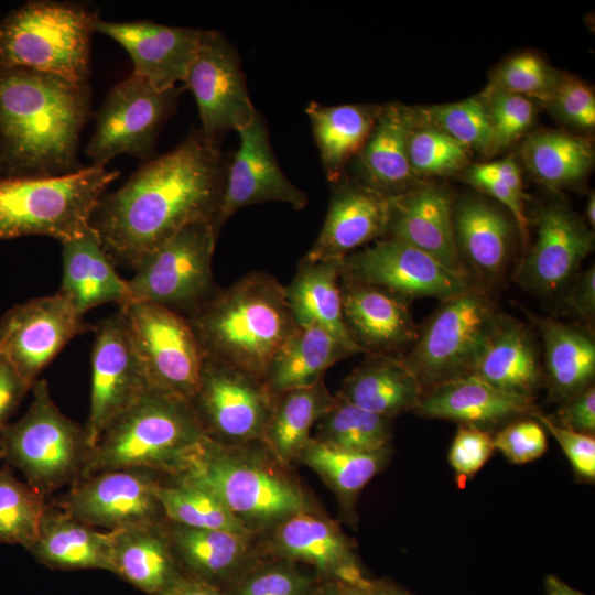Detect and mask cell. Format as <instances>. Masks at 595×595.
Here are the masks:
<instances>
[{
  "mask_svg": "<svg viewBox=\"0 0 595 595\" xmlns=\"http://www.w3.org/2000/svg\"><path fill=\"white\" fill-rule=\"evenodd\" d=\"M31 391L24 415L0 432L1 458L47 498L82 477L91 448L85 429L57 408L44 379L39 378Z\"/></svg>",
  "mask_w": 595,
  "mask_h": 595,
  "instance_id": "ba28073f",
  "label": "cell"
},
{
  "mask_svg": "<svg viewBox=\"0 0 595 595\" xmlns=\"http://www.w3.org/2000/svg\"><path fill=\"white\" fill-rule=\"evenodd\" d=\"M165 595H225V593L217 586L184 577Z\"/></svg>",
  "mask_w": 595,
  "mask_h": 595,
  "instance_id": "6125c7cd",
  "label": "cell"
},
{
  "mask_svg": "<svg viewBox=\"0 0 595 595\" xmlns=\"http://www.w3.org/2000/svg\"><path fill=\"white\" fill-rule=\"evenodd\" d=\"M205 357L264 380L274 356L296 324L284 285L252 271L213 295L186 316Z\"/></svg>",
  "mask_w": 595,
  "mask_h": 595,
  "instance_id": "3957f363",
  "label": "cell"
},
{
  "mask_svg": "<svg viewBox=\"0 0 595 595\" xmlns=\"http://www.w3.org/2000/svg\"><path fill=\"white\" fill-rule=\"evenodd\" d=\"M565 303L587 325L594 323L595 317V267L594 264L578 272L569 285Z\"/></svg>",
  "mask_w": 595,
  "mask_h": 595,
  "instance_id": "680465c9",
  "label": "cell"
},
{
  "mask_svg": "<svg viewBox=\"0 0 595 595\" xmlns=\"http://www.w3.org/2000/svg\"><path fill=\"white\" fill-rule=\"evenodd\" d=\"M31 388L12 365L0 356V432Z\"/></svg>",
  "mask_w": 595,
  "mask_h": 595,
  "instance_id": "6f0895ef",
  "label": "cell"
},
{
  "mask_svg": "<svg viewBox=\"0 0 595 595\" xmlns=\"http://www.w3.org/2000/svg\"><path fill=\"white\" fill-rule=\"evenodd\" d=\"M559 443L567 457L574 474L583 482L595 480V437L591 434L576 432L564 428L542 413L537 407L530 414Z\"/></svg>",
  "mask_w": 595,
  "mask_h": 595,
  "instance_id": "db71d44e",
  "label": "cell"
},
{
  "mask_svg": "<svg viewBox=\"0 0 595 595\" xmlns=\"http://www.w3.org/2000/svg\"><path fill=\"white\" fill-rule=\"evenodd\" d=\"M312 437L337 448L374 452L390 447L392 420L366 411L335 394L332 407L314 426Z\"/></svg>",
  "mask_w": 595,
  "mask_h": 595,
  "instance_id": "7bdbcfd3",
  "label": "cell"
},
{
  "mask_svg": "<svg viewBox=\"0 0 595 595\" xmlns=\"http://www.w3.org/2000/svg\"><path fill=\"white\" fill-rule=\"evenodd\" d=\"M332 185L325 220L303 257L309 261L342 259L387 234L389 197L343 177Z\"/></svg>",
  "mask_w": 595,
  "mask_h": 595,
  "instance_id": "d4e9b609",
  "label": "cell"
},
{
  "mask_svg": "<svg viewBox=\"0 0 595 595\" xmlns=\"http://www.w3.org/2000/svg\"><path fill=\"white\" fill-rule=\"evenodd\" d=\"M183 83L195 97L201 130L212 139L218 140L229 130L240 131L258 112L237 51L218 31L202 30L197 53Z\"/></svg>",
  "mask_w": 595,
  "mask_h": 595,
  "instance_id": "2e32d148",
  "label": "cell"
},
{
  "mask_svg": "<svg viewBox=\"0 0 595 595\" xmlns=\"http://www.w3.org/2000/svg\"><path fill=\"white\" fill-rule=\"evenodd\" d=\"M205 439L187 400L148 389L99 436L82 477L122 468L177 475L191 467Z\"/></svg>",
  "mask_w": 595,
  "mask_h": 595,
  "instance_id": "5b68a950",
  "label": "cell"
},
{
  "mask_svg": "<svg viewBox=\"0 0 595 595\" xmlns=\"http://www.w3.org/2000/svg\"><path fill=\"white\" fill-rule=\"evenodd\" d=\"M165 523L109 531L110 572L147 595H165L185 577Z\"/></svg>",
  "mask_w": 595,
  "mask_h": 595,
  "instance_id": "f546056e",
  "label": "cell"
},
{
  "mask_svg": "<svg viewBox=\"0 0 595 595\" xmlns=\"http://www.w3.org/2000/svg\"><path fill=\"white\" fill-rule=\"evenodd\" d=\"M28 551L52 570H105L110 572V534L50 505Z\"/></svg>",
  "mask_w": 595,
  "mask_h": 595,
  "instance_id": "836d02e7",
  "label": "cell"
},
{
  "mask_svg": "<svg viewBox=\"0 0 595 595\" xmlns=\"http://www.w3.org/2000/svg\"><path fill=\"white\" fill-rule=\"evenodd\" d=\"M88 328L61 293L34 298L0 317V356L32 387L68 342Z\"/></svg>",
  "mask_w": 595,
  "mask_h": 595,
  "instance_id": "9a60e30c",
  "label": "cell"
},
{
  "mask_svg": "<svg viewBox=\"0 0 595 595\" xmlns=\"http://www.w3.org/2000/svg\"><path fill=\"white\" fill-rule=\"evenodd\" d=\"M186 473L207 486L256 537L315 508L290 467L279 463L262 442L221 445L205 439Z\"/></svg>",
  "mask_w": 595,
  "mask_h": 595,
  "instance_id": "277c9868",
  "label": "cell"
},
{
  "mask_svg": "<svg viewBox=\"0 0 595 595\" xmlns=\"http://www.w3.org/2000/svg\"><path fill=\"white\" fill-rule=\"evenodd\" d=\"M274 398L262 380L205 357L188 402L206 439L244 445L262 442Z\"/></svg>",
  "mask_w": 595,
  "mask_h": 595,
  "instance_id": "7c38bea8",
  "label": "cell"
},
{
  "mask_svg": "<svg viewBox=\"0 0 595 595\" xmlns=\"http://www.w3.org/2000/svg\"><path fill=\"white\" fill-rule=\"evenodd\" d=\"M322 582L298 563L257 551L223 591L225 595H314Z\"/></svg>",
  "mask_w": 595,
  "mask_h": 595,
  "instance_id": "ee69618b",
  "label": "cell"
},
{
  "mask_svg": "<svg viewBox=\"0 0 595 595\" xmlns=\"http://www.w3.org/2000/svg\"><path fill=\"white\" fill-rule=\"evenodd\" d=\"M470 375L500 390L532 399L544 386L542 357L533 335L523 324L504 314Z\"/></svg>",
  "mask_w": 595,
  "mask_h": 595,
  "instance_id": "f1b7e54d",
  "label": "cell"
},
{
  "mask_svg": "<svg viewBox=\"0 0 595 595\" xmlns=\"http://www.w3.org/2000/svg\"><path fill=\"white\" fill-rule=\"evenodd\" d=\"M218 240L209 221L185 226L144 256L127 280L130 303L148 302L188 316L213 293Z\"/></svg>",
  "mask_w": 595,
  "mask_h": 595,
  "instance_id": "30bf717a",
  "label": "cell"
},
{
  "mask_svg": "<svg viewBox=\"0 0 595 595\" xmlns=\"http://www.w3.org/2000/svg\"><path fill=\"white\" fill-rule=\"evenodd\" d=\"M490 117L494 153L518 141L532 126L536 117L533 99L488 87L482 94Z\"/></svg>",
  "mask_w": 595,
  "mask_h": 595,
  "instance_id": "681fc988",
  "label": "cell"
},
{
  "mask_svg": "<svg viewBox=\"0 0 595 595\" xmlns=\"http://www.w3.org/2000/svg\"><path fill=\"white\" fill-rule=\"evenodd\" d=\"M391 446L374 452H356L326 445L311 437L296 462L310 467L335 494L349 517L364 487L387 466Z\"/></svg>",
  "mask_w": 595,
  "mask_h": 595,
  "instance_id": "ab89813d",
  "label": "cell"
},
{
  "mask_svg": "<svg viewBox=\"0 0 595 595\" xmlns=\"http://www.w3.org/2000/svg\"><path fill=\"white\" fill-rule=\"evenodd\" d=\"M536 224V239L513 280L539 296L551 298L576 277L594 248V235L569 206L555 201L540 207Z\"/></svg>",
  "mask_w": 595,
  "mask_h": 595,
  "instance_id": "d6986e66",
  "label": "cell"
},
{
  "mask_svg": "<svg viewBox=\"0 0 595 595\" xmlns=\"http://www.w3.org/2000/svg\"><path fill=\"white\" fill-rule=\"evenodd\" d=\"M560 73L541 56L522 52L504 60L494 71L489 87L544 101Z\"/></svg>",
  "mask_w": 595,
  "mask_h": 595,
  "instance_id": "c3c4849f",
  "label": "cell"
},
{
  "mask_svg": "<svg viewBox=\"0 0 595 595\" xmlns=\"http://www.w3.org/2000/svg\"><path fill=\"white\" fill-rule=\"evenodd\" d=\"M466 181L496 199L513 218L522 245H527L528 218L524 210V198L513 193L500 178L494 162L470 166L466 171Z\"/></svg>",
  "mask_w": 595,
  "mask_h": 595,
  "instance_id": "11a10c76",
  "label": "cell"
},
{
  "mask_svg": "<svg viewBox=\"0 0 595 595\" xmlns=\"http://www.w3.org/2000/svg\"><path fill=\"white\" fill-rule=\"evenodd\" d=\"M227 162L218 140L201 129L149 160L99 199L90 219L115 264L132 269L185 226L217 213Z\"/></svg>",
  "mask_w": 595,
  "mask_h": 595,
  "instance_id": "6da1fadb",
  "label": "cell"
},
{
  "mask_svg": "<svg viewBox=\"0 0 595 595\" xmlns=\"http://www.w3.org/2000/svg\"><path fill=\"white\" fill-rule=\"evenodd\" d=\"M47 506V498L18 479L9 468H0V542L28 550Z\"/></svg>",
  "mask_w": 595,
  "mask_h": 595,
  "instance_id": "7dc6e473",
  "label": "cell"
},
{
  "mask_svg": "<svg viewBox=\"0 0 595 595\" xmlns=\"http://www.w3.org/2000/svg\"><path fill=\"white\" fill-rule=\"evenodd\" d=\"M161 474L122 468L79 478L58 501L72 517L107 531L161 524L166 520L156 496Z\"/></svg>",
  "mask_w": 595,
  "mask_h": 595,
  "instance_id": "5bb4252c",
  "label": "cell"
},
{
  "mask_svg": "<svg viewBox=\"0 0 595 595\" xmlns=\"http://www.w3.org/2000/svg\"><path fill=\"white\" fill-rule=\"evenodd\" d=\"M381 106H324L312 101L305 111L310 118L324 172L332 183L343 177L376 122Z\"/></svg>",
  "mask_w": 595,
  "mask_h": 595,
  "instance_id": "74e56055",
  "label": "cell"
},
{
  "mask_svg": "<svg viewBox=\"0 0 595 595\" xmlns=\"http://www.w3.org/2000/svg\"><path fill=\"white\" fill-rule=\"evenodd\" d=\"M340 262L342 259L309 261L302 258L292 281L284 286L285 299L296 326L323 327L360 354L343 320Z\"/></svg>",
  "mask_w": 595,
  "mask_h": 595,
  "instance_id": "d590c367",
  "label": "cell"
},
{
  "mask_svg": "<svg viewBox=\"0 0 595 595\" xmlns=\"http://www.w3.org/2000/svg\"><path fill=\"white\" fill-rule=\"evenodd\" d=\"M457 249L474 283L485 288L498 281L509 262L517 225L498 203L465 196L453 204Z\"/></svg>",
  "mask_w": 595,
  "mask_h": 595,
  "instance_id": "484cf974",
  "label": "cell"
},
{
  "mask_svg": "<svg viewBox=\"0 0 595 595\" xmlns=\"http://www.w3.org/2000/svg\"><path fill=\"white\" fill-rule=\"evenodd\" d=\"M340 275L386 289L407 300L454 296L473 283L425 252L383 237L342 258Z\"/></svg>",
  "mask_w": 595,
  "mask_h": 595,
  "instance_id": "ac0fdd59",
  "label": "cell"
},
{
  "mask_svg": "<svg viewBox=\"0 0 595 595\" xmlns=\"http://www.w3.org/2000/svg\"><path fill=\"white\" fill-rule=\"evenodd\" d=\"M500 178L517 195L524 198L521 171L512 158L494 161Z\"/></svg>",
  "mask_w": 595,
  "mask_h": 595,
  "instance_id": "91938a15",
  "label": "cell"
},
{
  "mask_svg": "<svg viewBox=\"0 0 595 595\" xmlns=\"http://www.w3.org/2000/svg\"><path fill=\"white\" fill-rule=\"evenodd\" d=\"M165 530L182 574L221 589L257 553V537L252 534L191 528L169 520Z\"/></svg>",
  "mask_w": 595,
  "mask_h": 595,
  "instance_id": "83f0119b",
  "label": "cell"
},
{
  "mask_svg": "<svg viewBox=\"0 0 595 595\" xmlns=\"http://www.w3.org/2000/svg\"><path fill=\"white\" fill-rule=\"evenodd\" d=\"M0 458H1V451H0Z\"/></svg>",
  "mask_w": 595,
  "mask_h": 595,
  "instance_id": "003e7915",
  "label": "cell"
},
{
  "mask_svg": "<svg viewBox=\"0 0 595 595\" xmlns=\"http://www.w3.org/2000/svg\"><path fill=\"white\" fill-rule=\"evenodd\" d=\"M61 244L63 277L57 292L80 315L106 303H117L119 307L130 303L127 280L117 273L116 264L91 226L84 235Z\"/></svg>",
  "mask_w": 595,
  "mask_h": 595,
  "instance_id": "4dcf8cb0",
  "label": "cell"
},
{
  "mask_svg": "<svg viewBox=\"0 0 595 595\" xmlns=\"http://www.w3.org/2000/svg\"><path fill=\"white\" fill-rule=\"evenodd\" d=\"M522 159L531 176L558 191L583 181L594 163L592 142L562 130H540L522 145Z\"/></svg>",
  "mask_w": 595,
  "mask_h": 595,
  "instance_id": "60d3db41",
  "label": "cell"
},
{
  "mask_svg": "<svg viewBox=\"0 0 595 595\" xmlns=\"http://www.w3.org/2000/svg\"><path fill=\"white\" fill-rule=\"evenodd\" d=\"M543 102L574 130L589 132L595 127L594 93L577 77L560 73L555 86Z\"/></svg>",
  "mask_w": 595,
  "mask_h": 595,
  "instance_id": "f907efd6",
  "label": "cell"
},
{
  "mask_svg": "<svg viewBox=\"0 0 595 595\" xmlns=\"http://www.w3.org/2000/svg\"><path fill=\"white\" fill-rule=\"evenodd\" d=\"M256 549L261 554L307 564L323 582L356 585L366 578L353 541L316 508L296 513L257 537Z\"/></svg>",
  "mask_w": 595,
  "mask_h": 595,
  "instance_id": "44dd1931",
  "label": "cell"
},
{
  "mask_svg": "<svg viewBox=\"0 0 595 595\" xmlns=\"http://www.w3.org/2000/svg\"><path fill=\"white\" fill-rule=\"evenodd\" d=\"M314 595H357L355 585L328 581L322 582Z\"/></svg>",
  "mask_w": 595,
  "mask_h": 595,
  "instance_id": "be15d7a7",
  "label": "cell"
},
{
  "mask_svg": "<svg viewBox=\"0 0 595 595\" xmlns=\"http://www.w3.org/2000/svg\"><path fill=\"white\" fill-rule=\"evenodd\" d=\"M500 314L477 284L441 301L401 357L423 392L472 374Z\"/></svg>",
  "mask_w": 595,
  "mask_h": 595,
  "instance_id": "9c48e42d",
  "label": "cell"
},
{
  "mask_svg": "<svg viewBox=\"0 0 595 595\" xmlns=\"http://www.w3.org/2000/svg\"><path fill=\"white\" fill-rule=\"evenodd\" d=\"M412 110L420 120L443 131L470 152L494 154L491 121L483 95Z\"/></svg>",
  "mask_w": 595,
  "mask_h": 595,
  "instance_id": "f6af8a7d",
  "label": "cell"
},
{
  "mask_svg": "<svg viewBox=\"0 0 595 595\" xmlns=\"http://www.w3.org/2000/svg\"><path fill=\"white\" fill-rule=\"evenodd\" d=\"M343 320L351 340L364 354L402 357L419 328L409 300L386 289L340 275Z\"/></svg>",
  "mask_w": 595,
  "mask_h": 595,
  "instance_id": "cb8c5ba5",
  "label": "cell"
},
{
  "mask_svg": "<svg viewBox=\"0 0 595 595\" xmlns=\"http://www.w3.org/2000/svg\"><path fill=\"white\" fill-rule=\"evenodd\" d=\"M495 450L513 464H526L540 458L548 448L543 426L531 416L508 422L494 435Z\"/></svg>",
  "mask_w": 595,
  "mask_h": 595,
  "instance_id": "816d5d0a",
  "label": "cell"
},
{
  "mask_svg": "<svg viewBox=\"0 0 595 595\" xmlns=\"http://www.w3.org/2000/svg\"><path fill=\"white\" fill-rule=\"evenodd\" d=\"M407 153L416 176H444L464 170L470 151L437 128L420 120L405 107Z\"/></svg>",
  "mask_w": 595,
  "mask_h": 595,
  "instance_id": "bcb514c9",
  "label": "cell"
},
{
  "mask_svg": "<svg viewBox=\"0 0 595 595\" xmlns=\"http://www.w3.org/2000/svg\"><path fill=\"white\" fill-rule=\"evenodd\" d=\"M97 12L84 4L28 1L0 21V66L24 67L89 86Z\"/></svg>",
  "mask_w": 595,
  "mask_h": 595,
  "instance_id": "8992f818",
  "label": "cell"
},
{
  "mask_svg": "<svg viewBox=\"0 0 595 595\" xmlns=\"http://www.w3.org/2000/svg\"><path fill=\"white\" fill-rule=\"evenodd\" d=\"M120 309L149 389L188 401L197 388L205 355L186 316L148 302Z\"/></svg>",
  "mask_w": 595,
  "mask_h": 595,
  "instance_id": "8fae6325",
  "label": "cell"
},
{
  "mask_svg": "<svg viewBox=\"0 0 595 595\" xmlns=\"http://www.w3.org/2000/svg\"><path fill=\"white\" fill-rule=\"evenodd\" d=\"M238 134L239 145L226 165L221 197L213 219L217 237L229 218L244 207L283 203L302 209L307 204L306 194L292 184L280 169L266 121L259 112Z\"/></svg>",
  "mask_w": 595,
  "mask_h": 595,
  "instance_id": "ffe728a7",
  "label": "cell"
},
{
  "mask_svg": "<svg viewBox=\"0 0 595 595\" xmlns=\"http://www.w3.org/2000/svg\"><path fill=\"white\" fill-rule=\"evenodd\" d=\"M453 198L435 184H419L389 197L385 237L410 245L431 256L447 270L474 283L461 259L453 224Z\"/></svg>",
  "mask_w": 595,
  "mask_h": 595,
  "instance_id": "7402d4cb",
  "label": "cell"
},
{
  "mask_svg": "<svg viewBox=\"0 0 595 595\" xmlns=\"http://www.w3.org/2000/svg\"><path fill=\"white\" fill-rule=\"evenodd\" d=\"M558 424L570 430L594 435L595 432V387H587L581 392L561 402L558 410Z\"/></svg>",
  "mask_w": 595,
  "mask_h": 595,
  "instance_id": "9f6ffc18",
  "label": "cell"
},
{
  "mask_svg": "<svg viewBox=\"0 0 595 595\" xmlns=\"http://www.w3.org/2000/svg\"><path fill=\"white\" fill-rule=\"evenodd\" d=\"M336 394L387 419L415 411L423 396L418 379L401 357L366 355Z\"/></svg>",
  "mask_w": 595,
  "mask_h": 595,
  "instance_id": "e575fe53",
  "label": "cell"
},
{
  "mask_svg": "<svg viewBox=\"0 0 595 595\" xmlns=\"http://www.w3.org/2000/svg\"><path fill=\"white\" fill-rule=\"evenodd\" d=\"M544 586L547 595H585L552 574L545 576Z\"/></svg>",
  "mask_w": 595,
  "mask_h": 595,
  "instance_id": "e7e4bbea",
  "label": "cell"
},
{
  "mask_svg": "<svg viewBox=\"0 0 595 595\" xmlns=\"http://www.w3.org/2000/svg\"><path fill=\"white\" fill-rule=\"evenodd\" d=\"M534 408L532 398L500 390L468 375L425 391L414 412L489 431L501 423L530 416Z\"/></svg>",
  "mask_w": 595,
  "mask_h": 595,
  "instance_id": "4316f807",
  "label": "cell"
},
{
  "mask_svg": "<svg viewBox=\"0 0 595 595\" xmlns=\"http://www.w3.org/2000/svg\"><path fill=\"white\" fill-rule=\"evenodd\" d=\"M334 401L324 380L277 393L262 443L279 463L290 467Z\"/></svg>",
  "mask_w": 595,
  "mask_h": 595,
  "instance_id": "f35d334b",
  "label": "cell"
},
{
  "mask_svg": "<svg viewBox=\"0 0 595 595\" xmlns=\"http://www.w3.org/2000/svg\"><path fill=\"white\" fill-rule=\"evenodd\" d=\"M95 32L120 44L130 55L133 72L164 91L184 82L198 50L202 30L176 28L148 20L110 22L98 19Z\"/></svg>",
  "mask_w": 595,
  "mask_h": 595,
  "instance_id": "603a6c76",
  "label": "cell"
},
{
  "mask_svg": "<svg viewBox=\"0 0 595 595\" xmlns=\"http://www.w3.org/2000/svg\"><path fill=\"white\" fill-rule=\"evenodd\" d=\"M90 403L84 426L90 448L106 428L149 389L123 310L93 327Z\"/></svg>",
  "mask_w": 595,
  "mask_h": 595,
  "instance_id": "e0dca14e",
  "label": "cell"
},
{
  "mask_svg": "<svg viewBox=\"0 0 595 595\" xmlns=\"http://www.w3.org/2000/svg\"><path fill=\"white\" fill-rule=\"evenodd\" d=\"M181 91L180 86L158 90L134 72L113 86L97 113L95 132L86 147L91 165L105 166L119 154L150 160Z\"/></svg>",
  "mask_w": 595,
  "mask_h": 595,
  "instance_id": "4fadbf2b",
  "label": "cell"
},
{
  "mask_svg": "<svg viewBox=\"0 0 595 595\" xmlns=\"http://www.w3.org/2000/svg\"><path fill=\"white\" fill-rule=\"evenodd\" d=\"M543 346L544 386L553 401L563 402L593 385L595 340L588 327L552 317L532 316Z\"/></svg>",
  "mask_w": 595,
  "mask_h": 595,
  "instance_id": "d6a6232c",
  "label": "cell"
},
{
  "mask_svg": "<svg viewBox=\"0 0 595 595\" xmlns=\"http://www.w3.org/2000/svg\"><path fill=\"white\" fill-rule=\"evenodd\" d=\"M90 86L24 67L0 66V174L54 176L76 172Z\"/></svg>",
  "mask_w": 595,
  "mask_h": 595,
  "instance_id": "7a4b0ae2",
  "label": "cell"
},
{
  "mask_svg": "<svg viewBox=\"0 0 595 595\" xmlns=\"http://www.w3.org/2000/svg\"><path fill=\"white\" fill-rule=\"evenodd\" d=\"M357 595H411L408 591L383 580L365 578L355 585Z\"/></svg>",
  "mask_w": 595,
  "mask_h": 595,
  "instance_id": "94428289",
  "label": "cell"
},
{
  "mask_svg": "<svg viewBox=\"0 0 595 595\" xmlns=\"http://www.w3.org/2000/svg\"><path fill=\"white\" fill-rule=\"evenodd\" d=\"M495 451L490 431L469 424H458L448 452V463L459 486L472 478Z\"/></svg>",
  "mask_w": 595,
  "mask_h": 595,
  "instance_id": "f5cc1de1",
  "label": "cell"
},
{
  "mask_svg": "<svg viewBox=\"0 0 595 595\" xmlns=\"http://www.w3.org/2000/svg\"><path fill=\"white\" fill-rule=\"evenodd\" d=\"M356 353L320 326H296L274 356L264 385L274 394L313 386L325 371Z\"/></svg>",
  "mask_w": 595,
  "mask_h": 595,
  "instance_id": "8d00e7d4",
  "label": "cell"
},
{
  "mask_svg": "<svg viewBox=\"0 0 595 595\" xmlns=\"http://www.w3.org/2000/svg\"><path fill=\"white\" fill-rule=\"evenodd\" d=\"M156 496L166 520L171 522L252 534L207 486L186 472L173 476L161 475Z\"/></svg>",
  "mask_w": 595,
  "mask_h": 595,
  "instance_id": "b9f144b4",
  "label": "cell"
},
{
  "mask_svg": "<svg viewBox=\"0 0 595 595\" xmlns=\"http://www.w3.org/2000/svg\"><path fill=\"white\" fill-rule=\"evenodd\" d=\"M586 219L588 227L594 228L595 226V195L594 192L588 195L587 203H586Z\"/></svg>",
  "mask_w": 595,
  "mask_h": 595,
  "instance_id": "03108f58",
  "label": "cell"
},
{
  "mask_svg": "<svg viewBox=\"0 0 595 595\" xmlns=\"http://www.w3.org/2000/svg\"><path fill=\"white\" fill-rule=\"evenodd\" d=\"M119 175L90 165L54 176H0V239L39 235L64 242L84 235Z\"/></svg>",
  "mask_w": 595,
  "mask_h": 595,
  "instance_id": "52a82bcc",
  "label": "cell"
},
{
  "mask_svg": "<svg viewBox=\"0 0 595 595\" xmlns=\"http://www.w3.org/2000/svg\"><path fill=\"white\" fill-rule=\"evenodd\" d=\"M407 136L405 107L381 106L369 137L355 156L357 181L387 197L419 185L408 159Z\"/></svg>",
  "mask_w": 595,
  "mask_h": 595,
  "instance_id": "1f68e13d",
  "label": "cell"
}]
</instances>
